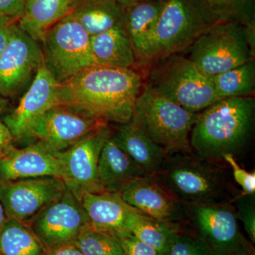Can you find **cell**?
Segmentation results:
<instances>
[{
    "instance_id": "23",
    "label": "cell",
    "mask_w": 255,
    "mask_h": 255,
    "mask_svg": "<svg viewBox=\"0 0 255 255\" xmlns=\"http://www.w3.org/2000/svg\"><path fill=\"white\" fill-rule=\"evenodd\" d=\"M164 2V0H152L123 7L122 25L131 43L136 60H141Z\"/></svg>"
},
{
    "instance_id": "4",
    "label": "cell",
    "mask_w": 255,
    "mask_h": 255,
    "mask_svg": "<svg viewBox=\"0 0 255 255\" xmlns=\"http://www.w3.org/2000/svg\"><path fill=\"white\" fill-rule=\"evenodd\" d=\"M216 23L199 0H164L140 61L155 63L179 54Z\"/></svg>"
},
{
    "instance_id": "31",
    "label": "cell",
    "mask_w": 255,
    "mask_h": 255,
    "mask_svg": "<svg viewBox=\"0 0 255 255\" xmlns=\"http://www.w3.org/2000/svg\"><path fill=\"white\" fill-rule=\"evenodd\" d=\"M238 221L243 224L249 241L255 244V194H241L233 202Z\"/></svg>"
},
{
    "instance_id": "17",
    "label": "cell",
    "mask_w": 255,
    "mask_h": 255,
    "mask_svg": "<svg viewBox=\"0 0 255 255\" xmlns=\"http://www.w3.org/2000/svg\"><path fill=\"white\" fill-rule=\"evenodd\" d=\"M63 162L54 153L36 142L22 149L14 147L0 159V180L42 177H63Z\"/></svg>"
},
{
    "instance_id": "7",
    "label": "cell",
    "mask_w": 255,
    "mask_h": 255,
    "mask_svg": "<svg viewBox=\"0 0 255 255\" xmlns=\"http://www.w3.org/2000/svg\"><path fill=\"white\" fill-rule=\"evenodd\" d=\"M183 206L187 228L211 255H255L254 245L240 231L233 203Z\"/></svg>"
},
{
    "instance_id": "27",
    "label": "cell",
    "mask_w": 255,
    "mask_h": 255,
    "mask_svg": "<svg viewBox=\"0 0 255 255\" xmlns=\"http://www.w3.org/2000/svg\"><path fill=\"white\" fill-rule=\"evenodd\" d=\"M211 79L219 100L231 97H253L255 91V59L211 76Z\"/></svg>"
},
{
    "instance_id": "3",
    "label": "cell",
    "mask_w": 255,
    "mask_h": 255,
    "mask_svg": "<svg viewBox=\"0 0 255 255\" xmlns=\"http://www.w3.org/2000/svg\"><path fill=\"white\" fill-rule=\"evenodd\" d=\"M157 182L182 204L233 203L242 194L232 176L221 163L198 157L193 152L167 155L158 172Z\"/></svg>"
},
{
    "instance_id": "40",
    "label": "cell",
    "mask_w": 255,
    "mask_h": 255,
    "mask_svg": "<svg viewBox=\"0 0 255 255\" xmlns=\"http://www.w3.org/2000/svg\"><path fill=\"white\" fill-rule=\"evenodd\" d=\"M6 219H7V218H6V215H5L3 206L1 205V202H0V229L2 227Z\"/></svg>"
},
{
    "instance_id": "38",
    "label": "cell",
    "mask_w": 255,
    "mask_h": 255,
    "mask_svg": "<svg viewBox=\"0 0 255 255\" xmlns=\"http://www.w3.org/2000/svg\"><path fill=\"white\" fill-rule=\"evenodd\" d=\"M46 255H84L80 248L74 243L63 245L47 251Z\"/></svg>"
},
{
    "instance_id": "21",
    "label": "cell",
    "mask_w": 255,
    "mask_h": 255,
    "mask_svg": "<svg viewBox=\"0 0 255 255\" xmlns=\"http://www.w3.org/2000/svg\"><path fill=\"white\" fill-rule=\"evenodd\" d=\"M90 48L95 66L132 69L136 61L122 24L90 37Z\"/></svg>"
},
{
    "instance_id": "6",
    "label": "cell",
    "mask_w": 255,
    "mask_h": 255,
    "mask_svg": "<svg viewBox=\"0 0 255 255\" xmlns=\"http://www.w3.org/2000/svg\"><path fill=\"white\" fill-rule=\"evenodd\" d=\"M147 85L194 113L219 100L211 76L201 71L188 57L179 54L155 63Z\"/></svg>"
},
{
    "instance_id": "5",
    "label": "cell",
    "mask_w": 255,
    "mask_h": 255,
    "mask_svg": "<svg viewBox=\"0 0 255 255\" xmlns=\"http://www.w3.org/2000/svg\"><path fill=\"white\" fill-rule=\"evenodd\" d=\"M198 114L185 110L147 85L137 98L130 121L163 147L167 155L190 153V133Z\"/></svg>"
},
{
    "instance_id": "11",
    "label": "cell",
    "mask_w": 255,
    "mask_h": 255,
    "mask_svg": "<svg viewBox=\"0 0 255 255\" xmlns=\"http://www.w3.org/2000/svg\"><path fill=\"white\" fill-rule=\"evenodd\" d=\"M66 189L61 178L51 176L0 180V202L7 219L29 225Z\"/></svg>"
},
{
    "instance_id": "2",
    "label": "cell",
    "mask_w": 255,
    "mask_h": 255,
    "mask_svg": "<svg viewBox=\"0 0 255 255\" xmlns=\"http://www.w3.org/2000/svg\"><path fill=\"white\" fill-rule=\"evenodd\" d=\"M253 97L221 99L198 114L190 133L194 154L216 163L223 156L240 155L246 147L254 124Z\"/></svg>"
},
{
    "instance_id": "26",
    "label": "cell",
    "mask_w": 255,
    "mask_h": 255,
    "mask_svg": "<svg viewBox=\"0 0 255 255\" xmlns=\"http://www.w3.org/2000/svg\"><path fill=\"white\" fill-rule=\"evenodd\" d=\"M47 250L31 227L6 219L0 229V255H46Z\"/></svg>"
},
{
    "instance_id": "20",
    "label": "cell",
    "mask_w": 255,
    "mask_h": 255,
    "mask_svg": "<svg viewBox=\"0 0 255 255\" xmlns=\"http://www.w3.org/2000/svg\"><path fill=\"white\" fill-rule=\"evenodd\" d=\"M81 202L90 226L105 232L124 229L128 216L133 209L124 201L119 192L88 193L83 196Z\"/></svg>"
},
{
    "instance_id": "39",
    "label": "cell",
    "mask_w": 255,
    "mask_h": 255,
    "mask_svg": "<svg viewBox=\"0 0 255 255\" xmlns=\"http://www.w3.org/2000/svg\"><path fill=\"white\" fill-rule=\"evenodd\" d=\"M122 6H130V5L142 2V1H152V0H117Z\"/></svg>"
},
{
    "instance_id": "33",
    "label": "cell",
    "mask_w": 255,
    "mask_h": 255,
    "mask_svg": "<svg viewBox=\"0 0 255 255\" xmlns=\"http://www.w3.org/2000/svg\"><path fill=\"white\" fill-rule=\"evenodd\" d=\"M223 159L232 169L231 174L233 181L241 187L242 194L251 195L255 194V172H249L242 168L236 157L232 155H225Z\"/></svg>"
},
{
    "instance_id": "13",
    "label": "cell",
    "mask_w": 255,
    "mask_h": 255,
    "mask_svg": "<svg viewBox=\"0 0 255 255\" xmlns=\"http://www.w3.org/2000/svg\"><path fill=\"white\" fill-rule=\"evenodd\" d=\"M105 124L68 150L60 152L63 162L62 179L78 200L88 193L103 190L97 179V166L102 147L113 132Z\"/></svg>"
},
{
    "instance_id": "22",
    "label": "cell",
    "mask_w": 255,
    "mask_h": 255,
    "mask_svg": "<svg viewBox=\"0 0 255 255\" xmlns=\"http://www.w3.org/2000/svg\"><path fill=\"white\" fill-rule=\"evenodd\" d=\"M80 0H26L18 21L23 31L38 42L60 19L71 14Z\"/></svg>"
},
{
    "instance_id": "32",
    "label": "cell",
    "mask_w": 255,
    "mask_h": 255,
    "mask_svg": "<svg viewBox=\"0 0 255 255\" xmlns=\"http://www.w3.org/2000/svg\"><path fill=\"white\" fill-rule=\"evenodd\" d=\"M108 233L117 240L125 255H159L153 248L127 230H116Z\"/></svg>"
},
{
    "instance_id": "36",
    "label": "cell",
    "mask_w": 255,
    "mask_h": 255,
    "mask_svg": "<svg viewBox=\"0 0 255 255\" xmlns=\"http://www.w3.org/2000/svg\"><path fill=\"white\" fill-rule=\"evenodd\" d=\"M17 21L8 18L0 17V56L9 41L13 24Z\"/></svg>"
},
{
    "instance_id": "19",
    "label": "cell",
    "mask_w": 255,
    "mask_h": 255,
    "mask_svg": "<svg viewBox=\"0 0 255 255\" xmlns=\"http://www.w3.org/2000/svg\"><path fill=\"white\" fill-rule=\"evenodd\" d=\"M113 136L146 175L158 172L167 157V152L163 147L154 142L130 121L119 124Z\"/></svg>"
},
{
    "instance_id": "14",
    "label": "cell",
    "mask_w": 255,
    "mask_h": 255,
    "mask_svg": "<svg viewBox=\"0 0 255 255\" xmlns=\"http://www.w3.org/2000/svg\"><path fill=\"white\" fill-rule=\"evenodd\" d=\"M90 225L81 201L66 189L63 195L46 206L28 226L48 251L75 243Z\"/></svg>"
},
{
    "instance_id": "1",
    "label": "cell",
    "mask_w": 255,
    "mask_h": 255,
    "mask_svg": "<svg viewBox=\"0 0 255 255\" xmlns=\"http://www.w3.org/2000/svg\"><path fill=\"white\" fill-rule=\"evenodd\" d=\"M142 90L141 75L134 69L92 66L58 85L60 105L102 123L125 124Z\"/></svg>"
},
{
    "instance_id": "34",
    "label": "cell",
    "mask_w": 255,
    "mask_h": 255,
    "mask_svg": "<svg viewBox=\"0 0 255 255\" xmlns=\"http://www.w3.org/2000/svg\"><path fill=\"white\" fill-rule=\"evenodd\" d=\"M26 0H0V17L19 21L24 11Z\"/></svg>"
},
{
    "instance_id": "35",
    "label": "cell",
    "mask_w": 255,
    "mask_h": 255,
    "mask_svg": "<svg viewBox=\"0 0 255 255\" xmlns=\"http://www.w3.org/2000/svg\"><path fill=\"white\" fill-rule=\"evenodd\" d=\"M14 139L1 119H0V159L14 148Z\"/></svg>"
},
{
    "instance_id": "24",
    "label": "cell",
    "mask_w": 255,
    "mask_h": 255,
    "mask_svg": "<svg viewBox=\"0 0 255 255\" xmlns=\"http://www.w3.org/2000/svg\"><path fill=\"white\" fill-rule=\"evenodd\" d=\"M183 226L157 221L132 209L124 229L153 248L159 255H166L174 236Z\"/></svg>"
},
{
    "instance_id": "29",
    "label": "cell",
    "mask_w": 255,
    "mask_h": 255,
    "mask_svg": "<svg viewBox=\"0 0 255 255\" xmlns=\"http://www.w3.org/2000/svg\"><path fill=\"white\" fill-rule=\"evenodd\" d=\"M84 255H125L117 240L111 233L87 226L75 241Z\"/></svg>"
},
{
    "instance_id": "9",
    "label": "cell",
    "mask_w": 255,
    "mask_h": 255,
    "mask_svg": "<svg viewBox=\"0 0 255 255\" xmlns=\"http://www.w3.org/2000/svg\"><path fill=\"white\" fill-rule=\"evenodd\" d=\"M189 49V59L209 76L227 71L253 59L243 24L237 21L214 23Z\"/></svg>"
},
{
    "instance_id": "12",
    "label": "cell",
    "mask_w": 255,
    "mask_h": 255,
    "mask_svg": "<svg viewBox=\"0 0 255 255\" xmlns=\"http://www.w3.org/2000/svg\"><path fill=\"white\" fill-rule=\"evenodd\" d=\"M43 53L38 41L14 22L11 36L0 56V95L12 98L33 81L43 65Z\"/></svg>"
},
{
    "instance_id": "15",
    "label": "cell",
    "mask_w": 255,
    "mask_h": 255,
    "mask_svg": "<svg viewBox=\"0 0 255 255\" xmlns=\"http://www.w3.org/2000/svg\"><path fill=\"white\" fill-rule=\"evenodd\" d=\"M58 85L43 63L17 107L1 119L14 140L26 139L32 123L47 110L59 104Z\"/></svg>"
},
{
    "instance_id": "30",
    "label": "cell",
    "mask_w": 255,
    "mask_h": 255,
    "mask_svg": "<svg viewBox=\"0 0 255 255\" xmlns=\"http://www.w3.org/2000/svg\"><path fill=\"white\" fill-rule=\"evenodd\" d=\"M166 255H211L207 247L184 224L172 240Z\"/></svg>"
},
{
    "instance_id": "37",
    "label": "cell",
    "mask_w": 255,
    "mask_h": 255,
    "mask_svg": "<svg viewBox=\"0 0 255 255\" xmlns=\"http://www.w3.org/2000/svg\"><path fill=\"white\" fill-rule=\"evenodd\" d=\"M245 38L249 47L252 58L255 57V18L243 24Z\"/></svg>"
},
{
    "instance_id": "10",
    "label": "cell",
    "mask_w": 255,
    "mask_h": 255,
    "mask_svg": "<svg viewBox=\"0 0 255 255\" xmlns=\"http://www.w3.org/2000/svg\"><path fill=\"white\" fill-rule=\"evenodd\" d=\"M105 124H107L58 104L32 123L26 139H34L48 150L60 153Z\"/></svg>"
},
{
    "instance_id": "28",
    "label": "cell",
    "mask_w": 255,
    "mask_h": 255,
    "mask_svg": "<svg viewBox=\"0 0 255 255\" xmlns=\"http://www.w3.org/2000/svg\"><path fill=\"white\" fill-rule=\"evenodd\" d=\"M217 22L244 24L255 18V0H199Z\"/></svg>"
},
{
    "instance_id": "41",
    "label": "cell",
    "mask_w": 255,
    "mask_h": 255,
    "mask_svg": "<svg viewBox=\"0 0 255 255\" xmlns=\"http://www.w3.org/2000/svg\"><path fill=\"white\" fill-rule=\"evenodd\" d=\"M7 105V99L4 98V97H1V96L0 95V116L3 113V112H4L5 109H6Z\"/></svg>"
},
{
    "instance_id": "8",
    "label": "cell",
    "mask_w": 255,
    "mask_h": 255,
    "mask_svg": "<svg viewBox=\"0 0 255 255\" xmlns=\"http://www.w3.org/2000/svg\"><path fill=\"white\" fill-rule=\"evenodd\" d=\"M90 37L72 13L45 33L41 41L43 61L58 83L95 66Z\"/></svg>"
},
{
    "instance_id": "16",
    "label": "cell",
    "mask_w": 255,
    "mask_h": 255,
    "mask_svg": "<svg viewBox=\"0 0 255 255\" xmlns=\"http://www.w3.org/2000/svg\"><path fill=\"white\" fill-rule=\"evenodd\" d=\"M120 193L130 207L152 219L172 224L187 223V214L182 203L167 192L153 174L137 178Z\"/></svg>"
},
{
    "instance_id": "18",
    "label": "cell",
    "mask_w": 255,
    "mask_h": 255,
    "mask_svg": "<svg viewBox=\"0 0 255 255\" xmlns=\"http://www.w3.org/2000/svg\"><path fill=\"white\" fill-rule=\"evenodd\" d=\"M145 175L112 134L102 147L97 166V179L103 190L120 193L129 183Z\"/></svg>"
},
{
    "instance_id": "25",
    "label": "cell",
    "mask_w": 255,
    "mask_h": 255,
    "mask_svg": "<svg viewBox=\"0 0 255 255\" xmlns=\"http://www.w3.org/2000/svg\"><path fill=\"white\" fill-rule=\"evenodd\" d=\"M122 11L117 0H80L72 14L92 36L122 25Z\"/></svg>"
}]
</instances>
